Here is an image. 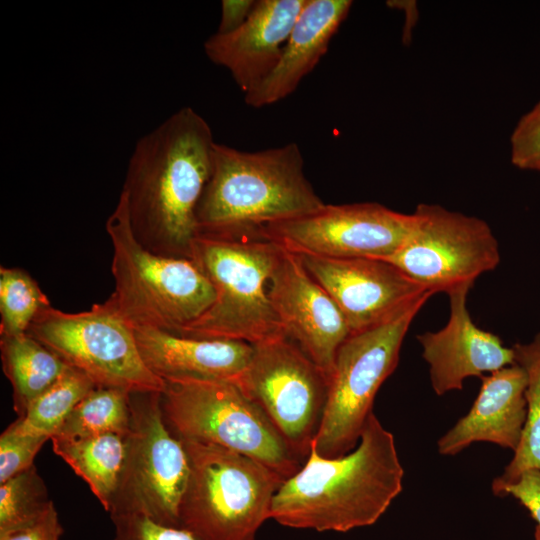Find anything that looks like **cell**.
<instances>
[{
  "mask_svg": "<svg viewBox=\"0 0 540 540\" xmlns=\"http://www.w3.org/2000/svg\"><path fill=\"white\" fill-rule=\"evenodd\" d=\"M306 0H257L246 22L204 42L206 56L226 68L244 94L261 84L277 66Z\"/></svg>",
  "mask_w": 540,
  "mask_h": 540,
  "instance_id": "cell-17",
  "label": "cell"
},
{
  "mask_svg": "<svg viewBox=\"0 0 540 540\" xmlns=\"http://www.w3.org/2000/svg\"><path fill=\"white\" fill-rule=\"evenodd\" d=\"M164 382L161 393L164 419L180 440L236 451L272 469L284 480L304 463L237 382L209 379Z\"/></svg>",
  "mask_w": 540,
  "mask_h": 540,
  "instance_id": "cell-7",
  "label": "cell"
},
{
  "mask_svg": "<svg viewBox=\"0 0 540 540\" xmlns=\"http://www.w3.org/2000/svg\"><path fill=\"white\" fill-rule=\"evenodd\" d=\"M279 250L259 229L229 236L197 235L191 259L212 284L215 300L178 334L250 344L285 335L268 296Z\"/></svg>",
  "mask_w": 540,
  "mask_h": 540,
  "instance_id": "cell-4",
  "label": "cell"
},
{
  "mask_svg": "<svg viewBox=\"0 0 540 540\" xmlns=\"http://www.w3.org/2000/svg\"><path fill=\"white\" fill-rule=\"evenodd\" d=\"M27 334L97 387L129 392H162L165 382L144 363L134 330L109 297L78 313L42 309Z\"/></svg>",
  "mask_w": 540,
  "mask_h": 540,
  "instance_id": "cell-9",
  "label": "cell"
},
{
  "mask_svg": "<svg viewBox=\"0 0 540 540\" xmlns=\"http://www.w3.org/2000/svg\"><path fill=\"white\" fill-rule=\"evenodd\" d=\"M96 387L88 376L68 366L62 376L33 400L25 413L7 428L17 433L43 435L51 439L75 406Z\"/></svg>",
  "mask_w": 540,
  "mask_h": 540,
  "instance_id": "cell-24",
  "label": "cell"
},
{
  "mask_svg": "<svg viewBox=\"0 0 540 540\" xmlns=\"http://www.w3.org/2000/svg\"><path fill=\"white\" fill-rule=\"evenodd\" d=\"M534 539L540 540V529L538 527L535 529Z\"/></svg>",
  "mask_w": 540,
  "mask_h": 540,
  "instance_id": "cell-34",
  "label": "cell"
},
{
  "mask_svg": "<svg viewBox=\"0 0 540 540\" xmlns=\"http://www.w3.org/2000/svg\"><path fill=\"white\" fill-rule=\"evenodd\" d=\"M3 372L13 388V407L22 416L39 395L51 387L68 365L27 333L0 335Z\"/></svg>",
  "mask_w": 540,
  "mask_h": 540,
  "instance_id": "cell-22",
  "label": "cell"
},
{
  "mask_svg": "<svg viewBox=\"0 0 540 540\" xmlns=\"http://www.w3.org/2000/svg\"><path fill=\"white\" fill-rule=\"evenodd\" d=\"M350 0H306L270 75L245 94L253 108L274 104L292 94L318 64L347 17Z\"/></svg>",
  "mask_w": 540,
  "mask_h": 540,
  "instance_id": "cell-20",
  "label": "cell"
},
{
  "mask_svg": "<svg viewBox=\"0 0 540 540\" xmlns=\"http://www.w3.org/2000/svg\"><path fill=\"white\" fill-rule=\"evenodd\" d=\"M53 501L35 465L0 483V531L31 521Z\"/></svg>",
  "mask_w": 540,
  "mask_h": 540,
  "instance_id": "cell-27",
  "label": "cell"
},
{
  "mask_svg": "<svg viewBox=\"0 0 540 540\" xmlns=\"http://www.w3.org/2000/svg\"><path fill=\"white\" fill-rule=\"evenodd\" d=\"M515 363L527 375L526 419L514 456L503 473L492 482V491L516 481L530 470L540 471V333L527 343L513 346Z\"/></svg>",
  "mask_w": 540,
  "mask_h": 540,
  "instance_id": "cell-23",
  "label": "cell"
},
{
  "mask_svg": "<svg viewBox=\"0 0 540 540\" xmlns=\"http://www.w3.org/2000/svg\"><path fill=\"white\" fill-rule=\"evenodd\" d=\"M479 393L468 411L437 443L438 452L453 456L474 442H489L513 452L526 419L527 375L515 363L483 375Z\"/></svg>",
  "mask_w": 540,
  "mask_h": 540,
  "instance_id": "cell-18",
  "label": "cell"
},
{
  "mask_svg": "<svg viewBox=\"0 0 540 540\" xmlns=\"http://www.w3.org/2000/svg\"><path fill=\"white\" fill-rule=\"evenodd\" d=\"M130 393L113 387L94 388L52 437L76 439L106 433L126 436L131 421Z\"/></svg>",
  "mask_w": 540,
  "mask_h": 540,
  "instance_id": "cell-25",
  "label": "cell"
},
{
  "mask_svg": "<svg viewBox=\"0 0 540 540\" xmlns=\"http://www.w3.org/2000/svg\"><path fill=\"white\" fill-rule=\"evenodd\" d=\"M510 159L520 169L532 170L540 161V101L523 115L510 137Z\"/></svg>",
  "mask_w": 540,
  "mask_h": 540,
  "instance_id": "cell-30",
  "label": "cell"
},
{
  "mask_svg": "<svg viewBox=\"0 0 540 540\" xmlns=\"http://www.w3.org/2000/svg\"><path fill=\"white\" fill-rule=\"evenodd\" d=\"M532 170L540 172V161L533 167Z\"/></svg>",
  "mask_w": 540,
  "mask_h": 540,
  "instance_id": "cell-35",
  "label": "cell"
},
{
  "mask_svg": "<svg viewBox=\"0 0 540 540\" xmlns=\"http://www.w3.org/2000/svg\"><path fill=\"white\" fill-rule=\"evenodd\" d=\"M50 305L38 283L25 270L1 266L0 335L27 333L36 315Z\"/></svg>",
  "mask_w": 540,
  "mask_h": 540,
  "instance_id": "cell-26",
  "label": "cell"
},
{
  "mask_svg": "<svg viewBox=\"0 0 540 540\" xmlns=\"http://www.w3.org/2000/svg\"><path fill=\"white\" fill-rule=\"evenodd\" d=\"M252 345L238 384L305 461L322 419L328 378L286 335Z\"/></svg>",
  "mask_w": 540,
  "mask_h": 540,
  "instance_id": "cell-12",
  "label": "cell"
},
{
  "mask_svg": "<svg viewBox=\"0 0 540 540\" xmlns=\"http://www.w3.org/2000/svg\"><path fill=\"white\" fill-rule=\"evenodd\" d=\"M48 440L47 436L22 434L6 428L0 436V483L34 465V458Z\"/></svg>",
  "mask_w": 540,
  "mask_h": 540,
  "instance_id": "cell-28",
  "label": "cell"
},
{
  "mask_svg": "<svg viewBox=\"0 0 540 540\" xmlns=\"http://www.w3.org/2000/svg\"><path fill=\"white\" fill-rule=\"evenodd\" d=\"M497 496H512L531 514L540 529V471L530 470L507 485L493 491Z\"/></svg>",
  "mask_w": 540,
  "mask_h": 540,
  "instance_id": "cell-32",
  "label": "cell"
},
{
  "mask_svg": "<svg viewBox=\"0 0 540 540\" xmlns=\"http://www.w3.org/2000/svg\"><path fill=\"white\" fill-rule=\"evenodd\" d=\"M63 532L57 510L52 503L31 521L0 531V540H61Z\"/></svg>",
  "mask_w": 540,
  "mask_h": 540,
  "instance_id": "cell-31",
  "label": "cell"
},
{
  "mask_svg": "<svg viewBox=\"0 0 540 540\" xmlns=\"http://www.w3.org/2000/svg\"><path fill=\"white\" fill-rule=\"evenodd\" d=\"M471 287L450 291V315L444 327L417 336L422 357L429 366L434 392L441 396L461 390L465 379L482 377L515 364L513 347L504 346L496 334L479 328L467 308Z\"/></svg>",
  "mask_w": 540,
  "mask_h": 540,
  "instance_id": "cell-16",
  "label": "cell"
},
{
  "mask_svg": "<svg viewBox=\"0 0 540 540\" xmlns=\"http://www.w3.org/2000/svg\"><path fill=\"white\" fill-rule=\"evenodd\" d=\"M412 226V213L363 202L324 204L305 215L267 224L259 232L297 255L386 259L404 244Z\"/></svg>",
  "mask_w": 540,
  "mask_h": 540,
  "instance_id": "cell-13",
  "label": "cell"
},
{
  "mask_svg": "<svg viewBox=\"0 0 540 540\" xmlns=\"http://www.w3.org/2000/svg\"><path fill=\"white\" fill-rule=\"evenodd\" d=\"M146 366L163 381L209 379L237 382L253 354V345L227 339L186 337L132 327Z\"/></svg>",
  "mask_w": 540,
  "mask_h": 540,
  "instance_id": "cell-19",
  "label": "cell"
},
{
  "mask_svg": "<svg viewBox=\"0 0 540 540\" xmlns=\"http://www.w3.org/2000/svg\"><path fill=\"white\" fill-rule=\"evenodd\" d=\"M162 392H131L126 453L110 516L138 514L179 527L178 509L189 477L183 442L168 428Z\"/></svg>",
  "mask_w": 540,
  "mask_h": 540,
  "instance_id": "cell-10",
  "label": "cell"
},
{
  "mask_svg": "<svg viewBox=\"0 0 540 540\" xmlns=\"http://www.w3.org/2000/svg\"><path fill=\"white\" fill-rule=\"evenodd\" d=\"M298 256L337 304L351 333L388 319L423 294L432 292L383 259Z\"/></svg>",
  "mask_w": 540,
  "mask_h": 540,
  "instance_id": "cell-15",
  "label": "cell"
},
{
  "mask_svg": "<svg viewBox=\"0 0 540 540\" xmlns=\"http://www.w3.org/2000/svg\"><path fill=\"white\" fill-rule=\"evenodd\" d=\"M404 244L386 260L434 294L473 286L500 262L488 223L437 204L421 203Z\"/></svg>",
  "mask_w": 540,
  "mask_h": 540,
  "instance_id": "cell-11",
  "label": "cell"
},
{
  "mask_svg": "<svg viewBox=\"0 0 540 540\" xmlns=\"http://www.w3.org/2000/svg\"><path fill=\"white\" fill-rule=\"evenodd\" d=\"M189 477L179 527L197 540H255L284 479L262 463L209 443L181 440Z\"/></svg>",
  "mask_w": 540,
  "mask_h": 540,
  "instance_id": "cell-6",
  "label": "cell"
},
{
  "mask_svg": "<svg viewBox=\"0 0 540 540\" xmlns=\"http://www.w3.org/2000/svg\"><path fill=\"white\" fill-rule=\"evenodd\" d=\"M53 451L89 486L109 512L126 453V436L106 433L76 439L52 437Z\"/></svg>",
  "mask_w": 540,
  "mask_h": 540,
  "instance_id": "cell-21",
  "label": "cell"
},
{
  "mask_svg": "<svg viewBox=\"0 0 540 540\" xmlns=\"http://www.w3.org/2000/svg\"><path fill=\"white\" fill-rule=\"evenodd\" d=\"M323 201L296 143L245 152L215 143L196 209L197 235L229 236L310 213Z\"/></svg>",
  "mask_w": 540,
  "mask_h": 540,
  "instance_id": "cell-3",
  "label": "cell"
},
{
  "mask_svg": "<svg viewBox=\"0 0 540 540\" xmlns=\"http://www.w3.org/2000/svg\"><path fill=\"white\" fill-rule=\"evenodd\" d=\"M111 519L113 540H197L184 528L163 525L143 515L126 513Z\"/></svg>",
  "mask_w": 540,
  "mask_h": 540,
  "instance_id": "cell-29",
  "label": "cell"
},
{
  "mask_svg": "<svg viewBox=\"0 0 540 540\" xmlns=\"http://www.w3.org/2000/svg\"><path fill=\"white\" fill-rule=\"evenodd\" d=\"M403 476L394 436L372 412L350 452L323 457L311 447L275 493L270 519L318 532L370 526L402 491Z\"/></svg>",
  "mask_w": 540,
  "mask_h": 540,
  "instance_id": "cell-2",
  "label": "cell"
},
{
  "mask_svg": "<svg viewBox=\"0 0 540 540\" xmlns=\"http://www.w3.org/2000/svg\"><path fill=\"white\" fill-rule=\"evenodd\" d=\"M268 296L284 334L329 381L337 351L351 334L337 304L300 257L282 247L269 279Z\"/></svg>",
  "mask_w": 540,
  "mask_h": 540,
  "instance_id": "cell-14",
  "label": "cell"
},
{
  "mask_svg": "<svg viewBox=\"0 0 540 540\" xmlns=\"http://www.w3.org/2000/svg\"><path fill=\"white\" fill-rule=\"evenodd\" d=\"M256 0H222L221 16L216 33L227 34L241 27L251 12Z\"/></svg>",
  "mask_w": 540,
  "mask_h": 540,
  "instance_id": "cell-33",
  "label": "cell"
},
{
  "mask_svg": "<svg viewBox=\"0 0 540 540\" xmlns=\"http://www.w3.org/2000/svg\"><path fill=\"white\" fill-rule=\"evenodd\" d=\"M432 295L423 294L388 319L351 333L341 344L311 445L320 456L337 457L356 447L379 388L398 365L411 323Z\"/></svg>",
  "mask_w": 540,
  "mask_h": 540,
  "instance_id": "cell-8",
  "label": "cell"
},
{
  "mask_svg": "<svg viewBox=\"0 0 540 540\" xmlns=\"http://www.w3.org/2000/svg\"><path fill=\"white\" fill-rule=\"evenodd\" d=\"M106 231L113 248L110 298L132 327L178 334L212 305L214 288L193 260L158 255L138 242L122 192Z\"/></svg>",
  "mask_w": 540,
  "mask_h": 540,
  "instance_id": "cell-5",
  "label": "cell"
},
{
  "mask_svg": "<svg viewBox=\"0 0 540 540\" xmlns=\"http://www.w3.org/2000/svg\"><path fill=\"white\" fill-rule=\"evenodd\" d=\"M215 143L210 126L191 107L179 109L137 141L121 192L133 234L150 252L191 259L196 209Z\"/></svg>",
  "mask_w": 540,
  "mask_h": 540,
  "instance_id": "cell-1",
  "label": "cell"
}]
</instances>
